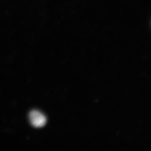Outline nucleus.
Returning a JSON list of instances; mask_svg holds the SVG:
<instances>
[{
  "label": "nucleus",
  "instance_id": "obj_1",
  "mask_svg": "<svg viewBox=\"0 0 151 151\" xmlns=\"http://www.w3.org/2000/svg\"><path fill=\"white\" fill-rule=\"evenodd\" d=\"M29 120L32 125L36 128H41L47 122L46 116L40 111H33L29 114Z\"/></svg>",
  "mask_w": 151,
  "mask_h": 151
}]
</instances>
